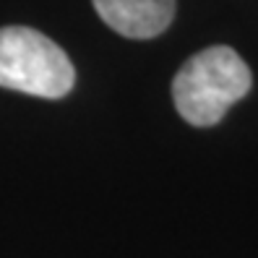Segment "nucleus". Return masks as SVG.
Returning a JSON list of instances; mask_svg holds the SVG:
<instances>
[{
    "label": "nucleus",
    "instance_id": "nucleus-3",
    "mask_svg": "<svg viewBox=\"0 0 258 258\" xmlns=\"http://www.w3.org/2000/svg\"><path fill=\"white\" fill-rule=\"evenodd\" d=\"M99 19L128 39H154L175 19V0H92Z\"/></svg>",
    "mask_w": 258,
    "mask_h": 258
},
{
    "label": "nucleus",
    "instance_id": "nucleus-1",
    "mask_svg": "<svg viewBox=\"0 0 258 258\" xmlns=\"http://www.w3.org/2000/svg\"><path fill=\"white\" fill-rule=\"evenodd\" d=\"M250 86L253 76L245 60L227 44H211L180 66L172 79V99L185 123L209 128L217 125Z\"/></svg>",
    "mask_w": 258,
    "mask_h": 258
},
{
    "label": "nucleus",
    "instance_id": "nucleus-2",
    "mask_svg": "<svg viewBox=\"0 0 258 258\" xmlns=\"http://www.w3.org/2000/svg\"><path fill=\"white\" fill-rule=\"evenodd\" d=\"M76 71L68 55L32 26L0 29V86L32 97L60 99L71 94Z\"/></svg>",
    "mask_w": 258,
    "mask_h": 258
}]
</instances>
